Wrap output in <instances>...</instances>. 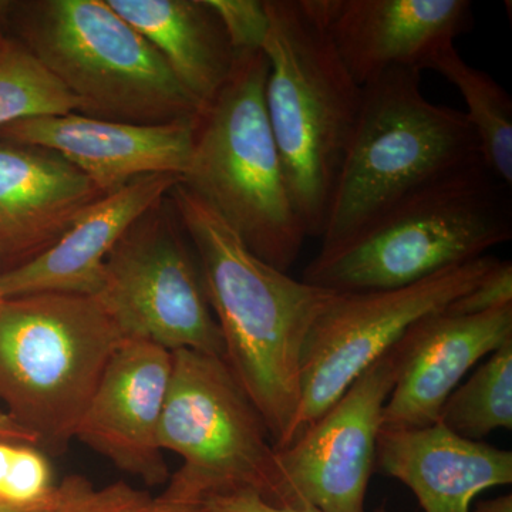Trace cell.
I'll return each mask as SVG.
<instances>
[{"instance_id": "1", "label": "cell", "mask_w": 512, "mask_h": 512, "mask_svg": "<svg viewBox=\"0 0 512 512\" xmlns=\"http://www.w3.org/2000/svg\"><path fill=\"white\" fill-rule=\"evenodd\" d=\"M200 264L224 359L276 450L292 443L309 329L335 291L295 279L258 258L207 201L183 183L170 192Z\"/></svg>"}, {"instance_id": "2", "label": "cell", "mask_w": 512, "mask_h": 512, "mask_svg": "<svg viewBox=\"0 0 512 512\" xmlns=\"http://www.w3.org/2000/svg\"><path fill=\"white\" fill-rule=\"evenodd\" d=\"M511 238V187L480 160L320 247L302 279L335 292L403 288L488 255Z\"/></svg>"}, {"instance_id": "3", "label": "cell", "mask_w": 512, "mask_h": 512, "mask_svg": "<svg viewBox=\"0 0 512 512\" xmlns=\"http://www.w3.org/2000/svg\"><path fill=\"white\" fill-rule=\"evenodd\" d=\"M265 2L266 113L293 207L306 237L320 239L363 89L333 45L316 0Z\"/></svg>"}, {"instance_id": "4", "label": "cell", "mask_w": 512, "mask_h": 512, "mask_svg": "<svg viewBox=\"0 0 512 512\" xmlns=\"http://www.w3.org/2000/svg\"><path fill=\"white\" fill-rule=\"evenodd\" d=\"M420 73L393 70L362 87V106L320 247L375 220L414 191L483 160L463 111L431 103Z\"/></svg>"}, {"instance_id": "5", "label": "cell", "mask_w": 512, "mask_h": 512, "mask_svg": "<svg viewBox=\"0 0 512 512\" xmlns=\"http://www.w3.org/2000/svg\"><path fill=\"white\" fill-rule=\"evenodd\" d=\"M5 9L20 45L69 90L79 114L164 124L204 113L163 56L106 0H37Z\"/></svg>"}, {"instance_id": "6", "label": "cell", "mask_w": 512, "mask_h": 512, "mask_svg": "<svg viewBox=\"0 0 512 512\" xmlns=\"http://www.w3.org/2000/svg\"><path fill=\"white\" fill-rule=\"evenodd\" d=\"M264 52L242 53L198 119L181 183L214 208L258 258L289 272L306 232L289 194L265 106Z\"/></svg>"}, {"instance_id": "7", "label": "cell", "mask_w": 512, "mask_h": 512, "mask_svg": "<svg viewBox=\"0 0 512 512\" xmlns=\"http://www.w3.org/2000/svg\"><path fill=\"white\" fill-rule=\"evenodd\" d=\"M123 333L93 296L43 292L0 305V402L46 454H62Z\"/></svg>"}, {"instance_id": "8", "label": "cell", "mask_w": 512, "mask_h": 512, "mask_svg": "<svg viewBox=\"0 0 512 512\" xmlns=\"http://www.w3.org/2000/svg\"><path fill=\"white\" fill-rule=\"evenodd\" d=\"M171 355L158 441L183 464L161 497L201 505L212 495L247 490L276 508H305L279 464L261 413L224 357L185 349Z\"/></svg>"}, {"instance_id": "9", "label": "cell", "mask_w": 512, "mask_h": 512, "mask_svg": "<svg viewBox=\"0 0 512 512\" xmlns=\"http://www.w3.org/2000/svg\"><path fill=\"white\" fill-rule=\"evenodd\" d=\"M497 262L495 256L485 255L403 288L335 292L303 345L301 403L293 440L389 352L413 323L471 291Z\"/></svg>"}, {"instance_id": "10", "label": "cell", "mask_w": 512, "mask_h": 512, "mask_svg": "<svg viewBox=\"0 0 512 512\" xmlns=\"http://www.w3.org/2000/svg\"><path fill=\"white\" fill-rule=\"evenodd\" d=\"M93 298L126 339L224 357L197 255L167 218L150 211L124 235Z\"/></svg>"}, {"instance_id": "11", "label": "cell", "mask_w": 512, "mask_h": 512, "mask_svg": "<svg viewBox=\"0 0 512 512\" xmlns=\"http://www.w3.org/2000/svg\"><path fill=\"white\" fill-rule=\"evenodd\" d=\"M393 384L394 366L387 352L289 446L278 450L279 464L303 507L365 512Z\"/></svg>"}, {"instance_id": "12", "label": "cell", "mask_w": 512, "mask_h": 512, "mask_svg": "<svg viewBox=\"0 0 512 512\" xmlns=\"http://www.w3.org/2000/svg\"><path fill=\"white\" fill-rule=\"evenodd\" d=\"M171 366L170 350L144 340H124L77 426V440L147 485L170 478L158 431Z\"/></svg>"}, {"instance_id": "13", "label": "cell", "mask_w": 512, "mask_h": 512, "mask_svg": "<svg viewBox=\"0 0 512 512\" xmlns=\"http://www.w3.org/2000/svg\"><path fill=\"white\" fill-rule=\"evenodd\" d=\"M333 45L360 87L430 62L474 25L468 0H316Z\"/></svg>"}, {"instance_id": "14", "label": "cell", "mask_w": 512, "mask_h": 512, "mask_svg": "<svg viewBox=\"0 0 512 512\" xmlns=\"http://www.w3.org/2000/svg\"><path fill=\"white\" fill-rule=\"evenodd\" d=\"M512 339V303L478 315L443 309L417 320L389 350L394 384L383 412L384 429H423L478 360Z\"/></svg>"}, {"instance_id": "15", "label": "cell", "mask_w": 512, "mask_h": 512, "mask_svg": "<svg viewBox=\"0 0 512 512\" xmlns=\"http://www.w3.org/2000/svg\"><path fill=\"white\" fill-rule=\"evenodd\" d=\"M197 124L198 119L134 124L69 113L16 121L0 128V138L59 154L107 195L144 175L183 180Z\"/></svg>"}, {"instance_id": "16", "label": "cell", "mask_w": 512, "mask_h": 512, "mask_svg": "<svg viewBox=\"0 0 512 512\" xmlns=\"http://www.w3.org/2000/svg\"><path fill=\"white\" fill-rule=\"evenodd\" d=\"M101 197L103 192L59 154L0 138L3 271L52 247Z\"/></svg>"}, {"instance_id": "17", "label": "cell", "mask_w": 512, "mask_h": 512, "mask_svg": "<svg viewBox=\"0 0 512 512\" xmlns=\"http://www.w3.org/2000/svg\"><path fill=\"white\" fill-rule=\"evenodd\" d=\"M178 183L181 178L177 175H144L104 195L52 247L25 264L0 272V296L9 299L43 292L96 295L111 251Z\"/></svg>"}, {"instance_id": "18", "label": "cell", "mask_w": 512, "mask_h": 512, "mask_svg": "<svg viewBox=\"0 0 512 512\" xmlns=\"http://www.w3.org/2000/svg\"><path fill=\"white\" fill-rule=\"evenodd\" d=\"M376 467L416 495L424 512H470L483 491L512 483V453L457 436L441 423L380 430Z\"/></svg>"}, {"instance_id": "19", "label": "cell", "mask_w": 512, "mask_h": 512, "mask_svg": "<svg viewBox=\"0 0 512 512\" xmlns=\"http://www.w3.org/2000/svg\"><path fill=\"white\" fill-rule=\"evenodd\" d=\"M163 56L181 84L204 107L234 69L235 55L220 19L205 0H106Z\"/></svg>"}, {"instance_id": "20", "label": "cell", "mask_w": 512, "mask_h": 512, "mask_svg": "<svg viewBox=\"0 0 512 512\" xmlns=\"http://www.w3.org/2000/svg\"><path fill=\"white\" fill-rule=\"evenodd\" d=\"M463 96L464 116L476 134L485 167L501 183L512 187V100L507 90L484 70L477 69L448 46L430 62Z\"/></svg>"}, {"instance_id": "21", "label": "cell", "mask_w": 512, "mask_h": 512, "mask_svg": "<svg viewBox=\"0 0 512 512\" xmlns=\"http://www.w3.org/2000/svg\"><path fill=\"white\" fill-rule=\"evenodd\" d=\"M439 423L473 441H481L495 430L512 429V339L451 393Z\"/></svg>"}, {"instance_id": "22", "label": "cell", "mask_w": 512, "mask_h": 512, "mask_svg": "<svg viewBox=\"0 0 512 512\" xmlns=\"http://www.w3.org/2000/svg\"><path fill=\"white\" fill-rule=\"evenodd\" d=\"M79 113L69 90L19 42L0 52V128L33 117Z\"/></svg>"}, {"instance_id": "23", "label": "cell", "mask_w": 512, "mask_h": 512, "mask_svg": "<svg viewBox=\"0 0 512 512\" xmlns=\"http://www.w3.org/2000/svg\"><path fill=\"white\" fill-rule=\"evenodd\" d=\"M49 512H207L202 505L180 504L137 490L124 481L96 487L82 476L56 484Z\"/></svg>"}, {"instance_id": "24", "label": "cell", "mask_w": 512, "mask_h": 512, "mask_svg": "<svg viewBox=\"0 0 512 512\" xmlns=\"http://www.w3.org/2000/svg\"><path fill=\"white\" fill-rule=\"evenodd\" d=\"M55 490L45 451L32 444L0 440V501L18 507H47Z\"/></svg>"}, {"instance_id": "25", "label": "cell", "mask_w": 512, "mask_h": 512, "mask_svg": "<svg viewBox=\"0 0 512 512\" xmlns=\"http://www.w3.org/2000/svg\"><path fill=\"white\" fill-rule=\"evenodd\" d=\"M220 19L235 55L261 52L269 32V15L262 0H205Z\"/></svg>"}, {"instance_id": "26", "label": "cell", "mask_w": 512, "mask_h": 512, "mask_svg": "<svg viewBox=\"0 0 512 512\" xmlns=\"http://www.w3.org/2000/svg\"><path fill=\"white\" fill-rule=\"evenodd\" d=\"M512 303L511 261H498L471 291L447 306L446 311L457 315H478Z\"/></svg>"}, {"instance_id": "27", "label": "cell", "mask_w": 512, "mask_h": 512, "mask_svg": "<svg viewBox=\"0 0 512 512\" xmlns=\"http://www.w3.org/2000/svg\"><path fill=\"white\" fill-rule=\"evenodd\" d=\"M207 512H322L316 508H276L269 505L252 491L241 490L232 493L212 495L201 504Z\"/></svg>"}, {"instance_id": "28", "label": "cell", "mask_w": 512, "mask_h": 512, "mask_svg": "<svg viewBox=\"0 0 512 512\" xmlns=\"http://www.w3.org/2000/svg\"><path fill=\"white\" fill-rule=\"evenodd\" d=\"M0 440L36 446L35 437L28 430L23 429L19 423H16L8 413L2 412V410H0Z\"/></svg>"}, {"instance_id": "29", "label": "cell", "mask_w": 512, "mask_h": 512, "mask_svg": "<svg viewBox=\"0 0 512 512\" xmlns=\"http://www.w3.org/2000/svg\"><path fill=\"white\" fill-rule=\"evenodd\" d=\"M470 512H512V495H501L493 500L480 501Z\"/></svg>"}, {"instance_id": "30", "label": "cell", "mask_w": 512, "mask_h": 512, "mask_svg": "<svg viewBox=\"0 0 512 512\" xmlns=\"http://www.w3.org/2000/svg\"><path fill=\"white\" fill-rule=\"evenodd\" d=\"M49 510L50 505H47V507L26 508L18 507V505L3 503V501H0V512H49Z\"/></svg>"}, {"instance_id": "31", "label": "cell", "mask_w": 512, "mask_h": 512, "mask_svg": "<svg viewBox=\"0 0 512 512\" xmlns=\"http://www.w3.org/2000/svg\"><path fill=\"white\" fill-rule=\"evenodd\" d=\"M6 42H8V40L3 39L2 35H0V52H2L3 47H5L6 45Z\"/></svg>"}, {"instance_id": "32", "label": "cell", "mask_w": 512, "mask_h": 512, "mask_svg": "<svg viewBox=\"0 0 512 512\" xmlns=\"http://www.w3.org/2000/svg\"><path fill=\"white\" fill-rule=\"evenodd\" d=\"M2 302H3V298H2V296H0V305H2Z\"/></svg>"}]
</instances>
